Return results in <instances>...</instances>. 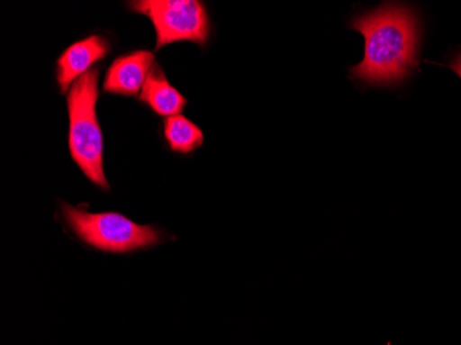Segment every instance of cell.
I'll return each instance as SVG.
<instances>
[{
  "mask_svg": "<svg viewBox=\"0 0 461 345\" xmlns=\"http://www.w3.org/2000/svg\"><path fill=\"white\" fill-rule=\"evenodd\" d=\"M349 28L364 36V59L348 69L365 87H395L411 77L420 61L421 24L413 7L385 2L354 15Z\"/></svg>",
  "mask_w": 461,
  "mask_h": 345,
  "instance_id": "obj_1",
  "label": "cell"
},
{
  "mask_svg": "<svg viewBox=\"0 0 461 345\" xmlns=\"http://www.w3.org/2000/svg\"><path fill=\"white\" fill-rule=\"evenodd\" d=\"M62 222L82 245L101 253L131 254L167 242V232L152 224H137L116 212L92 213L85 206L59 204Z\"/></svg>",
  "mask_w": 461,
  "mask_h": 345,
  "instance_id": "obj_2",
  "label": "cell"
},
{
  "mask_svg": "<svg viewBox=\"0 0 461 345\" xmlns=\"http://www.w3.org/2000/svg\"><path fill=\"white\" fill-rule=\"evenodd\" d=\"M98 77L100 67H95L69 89L68 145L72 159L87 180L108 192L111 186L104 175V140L97 118Z\"/></svg>",
  "mask_w": 461,
  "mask_h": 345,
  "instance_id": "obj_3",
  "label": "cell"
},
{
  "mask_svg": "<svg viewBox=\"0 0 461 345\" xmlns=\"http://www.w3.org/2000/svg\"><path fill=\"white\" fill-rule=\"evenodd\" d=\"M129 9L152 21L157 31V50L176 41H193L204 48L211 39V18L203 2L136 0L129 4Z\"/></svg>",
  "mask_w": 461,
  "mask_h": 345,
  "instance_id": "obj_4",
  "label": "cell"
},
{
  "mask_svg": "<svg viewBox=\"0 0 461 345\" xmlns=\"http://www.w3.org/2000/svg\"><path fill=\"white\" fill-rule=\"evenodd\" d=\"M111 53V43L107 38L92 35L69 46L56 62V79L59 93L66 95L72 85L95 64Z\"/></svg>",
  "mask_w": 461,
  "mask_h": 345,
  "instance_id": "obj_5",
  "label": "cell"
},
{
  "mask_svg": "<svg viewBox=\"0 0 461 345\" xmlns=\"http://www.w3.org/2000/svg\"><path fill=\"white\" fill-rule=\"evenodd\" d=\"M152 51L137 50L118 57L108 68L103 90L108 95L136 97L154 64Z\"/></svg>",
  "mask_w": 461,
  "mask_h": 345,
  "instance_id": "obj_6",
  "label": "cell"
},
{
  "mask_svg": "<svg viewBox=\"0 0 461 345\" xmlns=\"http://www.w3.org/2000/svg\"><path fill=\"white\" fill-rule=\"evenodd\" d=\"M139 98L157 115L165 116V118L180 115L186 106L185 97L170 85L165 72L158 64H155L149 71Z\"/></svg>",
  "mask_w": 461,
  "mask_h": 345,
  "instance_id": "obj_7",
  "label": "cell"
},
{
  "mask_svg": "<svg viewBox=\"0 0 461 345\" xmlns=\"http://www.w3.org/2000/svg\"><path fill=\"white\" fill-rule=\"evenodd\" d=\"M163 133L166 142L176 154H193L203 144V132L183 115L166 118Z\"/></svg>",
  "mask_w": 461,
  "mask_h": 345,
  "instance_id": "obj_8",
  "label": "cell"
},
{
  "mask_svg": "<svg viewBox=\"0 0 461 345\" xmlns=\"http://www.w3.org/2000/svg\"><path fill=\"white\" fill-rule=\"evenodd\" d=\"M449 68L461 79V51L450 61Z\"/></svg>",
  "mask_w": 461,
  "mask_h": 345,
  "instance_id": "obj_9",
  "label": "cell"
}]
</instances>
